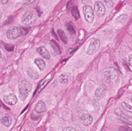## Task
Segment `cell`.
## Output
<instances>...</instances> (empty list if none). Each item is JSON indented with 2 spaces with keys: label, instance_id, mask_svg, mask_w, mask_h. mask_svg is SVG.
Returning <instances> with one entry per match:
<instances>
[{
  "label": "cell",
  "instance_id": "cell-5",
  "mask_svg": "<svg viewBox=\"0 0 132 131\" xmlns=\"http://www.w3.org/2000/svg\"><path fill=\"white\" fill-rule=\"evenodd\" d=\"M83 12L86 21L89 23H92L94 21V11L90 6L87 5H84Z\"/></svg>",
  "mask_w": 132,
  "mask_h": 131
},
{
  "label": "cell",
  "instance_id": "cell-34",
  "mask_svg": "<svg viewBox=\"0 0 132 131\" xmlns=\"http://www.w3.org/2000/svg\"><path fill=\"white\" fill-rule=\"evenodd\" d=\"M1 105H0V108H1Z\"/></svg>",
  "mask_w": 132,
  "mask_h": 131
},
{
  "label": "cell",
  "instance_id": "cell-17",
  "mask_svg": "<svg viewBox=\"0 0 132 131\" xmlns=\"http://www.w3.org/2000/svg\"><path fill=\"white\" fill-rule=\"evenodd\" d=\"M1 123L6 127H9L11 124V118L8 115L2 117L1 120Z\"/></svg>",
  "mask_w": 132,
  "mask_h": 131
},
{
  "label": "cell",
  "instance_id": "cell-29",
  "mask_svg": "<svg viewBox=\"0 0 132 131\" xmlns=\"http://www.w3.org/2000/svg\"><path fill=\"white\" fill-rule=\"evenodd\" d=\"M36 11L38 12V15H39V16H40V15L42 14V13H41V12H39V11H40V9H39V7H38V8H36Z\"/></svg>",
  "mask_w": 132,
  "mask_h": 131
},
{
  "label": "cell",
  "instance_id": "cell-7",
  "mask_svg": "<svg viewBox=\"0 0 132 131\" xmlns=\"http://www.w3.org/2000/svg\"><path fill=\"white\" fill-rule=\"evenodd\" d=\"M94 8L96 15L98 17H103L105 14L106 12L105 7L101 2H96L94 4Z\"/></svg>",
  "mask_w": 132,
  "mask_h": 131
},
{
  "label": "cell",
  "instance_id": "cell-10",
  "mask_svg": "<svg viewBox=\"0 0 132 131\" xmlns=\"http://www.w3.org/2000/svg\"><path fill=\"white\" fill-rule=\"evenodd\" d=\"M4 101L7 104L10 105H14L17 103L18 99L14 94H11L4 97Z\"/></svg>",
  "mask_w": 132,
  "mask_h": 131
},
{
  "label": "cell",
  "instance_id": "cell-25",
  "mask_svg": "<svg viewBox=\"0 0 132 131\" xmlns=\"http://www.w3.org/2000/svg\"><path fill=\"white\" fill-rule=\"evenodd\" d=\"M14 45L12 44H6L5 45V49L8 51H12L14 49Z\"/></svg>",
  "mask_w": 132,
  "mask_h": 131
},
{
  "label": "cell",
  "instance_id": "cell-31",
  "mask_svg": "<svg viewBox=\"0 0 132 131\" xmlns=\"http://www.w3.org/2000/svg\"><path fill=\"white\" fill-rule=\"evenodd\" d=\"M2 17V14L1 12H0V19Z\"/></svg>",
  "mask_w": 132,
  "mask_h": 131
},
{
  "label": "cell",
  "instance_id": "cell-12",
  "mask_svg": "<svg viewBox=\"0 0 132 131\" xmlns=\"http://www.w3.org/2000/svg\"><path fill=\"white\" fill-rule=\"evenodd\" d=\"M37 52L42 57L46 60H49L50 58V55L46 48L44 46L40 47L37 48Z\"/></svg>",
  "mask_w": 132,
  "mask_h": 131
},
{
  "label": "cell",
  "instance_id": "cell-13",
  "mask_svg": "<svg viewBox=\"0 0 132 131\" xmlns=\"http://www.w3.org/2000/svg\"><path fill=\"white\" fill-rule=\"evenodd\" d=\"M27 72L28 76L32 79L34 80H37L39 78V74L33 68H29L27 70Z\"/></svg>",
  "mask_w": 132,
  "mask_h": 131
},
{
  "label": "cell",
  "instance_id": "cell-26",
  "mask_svg": "<svg viewBox=\"0 0 132 131\" xmlns=\"http://www.w3.org/2000/svg\"><path fill=\"white\" fill-rule=\"evenodd\" d=\"M63 130L64 131H76V130L73 128L70 127L64 128L63 129Z\"/></svg>",
  "mask_w": 132,
  "mask_h": 131
},
{
  "label": "cell",
  "instance_id": "cell-35",
  "mask_svg": "<svg viewBox=\"0 0 132 131\" xmlns=\"http://www.w3.org/2000/svg\"><path fill=\"white\" fill-rule=\"evenodd\" d=\"M15 1H16V0H15Z\"/></svg>",
  "mask_w": 132,
  "mask_h": 131
},
{
  "label": "cell",
  "instance_id": "cell-3",
  "mask_svg": "<svg viewBox=\"0 0 132 131\" xmlns=\"http://www.w3.org/2000/svg\"><path fill=\"white\" fill-rule=\"evenodd\" d=\"M36 18L35 12L31 10L26 11L22 15L21 21L25 25H29L33 23Z\"/></svg>",
  "mask_w": 132,
  "mask_h": 131
},
{
  "label": "cell",
  "instance_id": "cell-1",
  "mask_svg": "<svg viewBox=\"0 0 132 131\" xmlns=\"http://www.w3.org/2000/svg\"><path fill=\"white\" fill-rule=\"evenodd\" d=\"M18 88L19 98L21 100H24L28 95L29 93L31 90L32 85L27 81L23 80L19 85Z\"/></svg>",
  "mask_w": 132,
  "mask_h": 131
},
{
  "label": "cell",
  "instance_id": "cell-2",
  "mask_svg": "<svg viewBox=\"0 0 132 131\" xmlns=\"http://www.w3.org/2000/svg\"><path fill=\"white\" fill-rule=\"evenodd\" d=\"M23 34L22 28L15 26H11L7 31V36L9 39L14 40L21 36Z\"/></svg>",
  "mask_w": 132,
  "mask_h": 131
},
{
  "label": "cell",
  "instance_id": "cell-6",
  "mask_svg": "<svg viewBox=\"0 0 132 131\" xmlns=\"http://www.w3.org/2000/svg\"><path fill=\"white\" fill-rule=\"evenodd\" d=\"M101 42L96 38H93L91 41L87 51V54L90 55H93L97 52L100 47Z\"/></svg>",
  "mask_w": 132,
  "mask_h": 131
},
{
  "label": "cell",
  "instance_id": "cell-14",
  "mask_svg": "<svg viewBox=\"0 0 132 131\" xmlns=\"http://www.w3.org/2000/svg\"><path fill=\"white\" fill-rule=\"evenodd\" d=\"M34 62L41 70L43 71L45 69L46 64L45 62L43 59L38 58L35 59Z\"/></svg>",
  "mask_w": 132,
  "mask_h": 131
},
{
  "label": "cell",
  "instance_id": "cell-19",
  "mask_svg": "<svg viewBox=\"0 0 132 131\" xmlns=\"http://www.w3.org/2000/svg\"><path fill=\"white\" fill-rule=\"evenodd\" d=\"M70 77L67 74H63L60 75L59 77V80L60 83L67 84L69 82Z\"/></svg>",
  "mask_w": 132,
  "mask_h": 131
},
{
  "label": "cell",
  "instance_id": "cell-30",
  "mask_svg": "<svg viewBox=\"0 0 132 131\" xmlns=\"http://www.w3.org/2000/svg\"><path fill=\"white\" fill-rule=\"evenodd\" d=\"M8 1V0H1L2 3L3 4H6V3H7V2Z\"/></svg>",
  "mask_w": 132,
  "mask_h": 131
},
{
  "label": "cell",
  "instance_id": "cell-16",
  "mask_svg": "<svg viewBox=\"0 0 132 131\" xmlns=\"http://www.w3.org/2000/svg\"><path fill=\"white\" fill-rule=\"evenodd\" d=\"M57 32L61 41L64 44H67V43L68 39L67 36L66 35L65 33L64 32V31L60 28L57 30Z\"/></svg>",
  "mask_w": 132,
  "mask_h": 131
},
{
  "label": "cell",
  "instance_id": "cell-4",
  "mask_svg": "<svg viewBox=\"0 0 132 131\" xmlns=\"http://www.w3.org/2000/svg\"><path fill=\"white\" fill-rule=\"evenodd\" d=\"M103 73L105 77L111 80H117L119 74L116 68L113 67H108L104 69Z\"/></svg>",
  "mask_w": 132,
  "mask_h": 131
},
{
  "label": "cell",
  "instance_id": "cell-24",
  "mask_svg": "<svg viewBox=\"0 0 132 131\" xmlns=\"http://www.w3.org/2000/svg\"><path fill=\"white\" fill-rule=\"evenodd\" d=\"M128 18V16L126 14H122L118 17V20L121 22H125Z\"/></svg>",
  "mask_w": 132,
  "mask_h": 131
},
{
  "label": "cell",
  "instance_id": "cell-33",
  "mask_svg": "<svg viewBox=\"0 0 132 131\" xmlns=\"http://www.w3.org/2000/svg\"><path fill=\"white\" fill-rule=\"evenodd\" d=\"M131 102H132V95L131 96Z\"/></svg>",
  "mask_w": 132,
  "mask_h": 131
},
{
  "label": "cell",
  "instance_id": "cell-18",
  "mask_svg": "<svg viewBox=\"0 0 132 131\" xmlns=\"http://www.w3.org/2000/svg\"><path fill=\"white\" fill-rule=\"evenodd\" d=\"M114 112L117 115H118L121 117L122 118L125 120H129V119H130V117H129L128 115L126 114L121 110V109H119V108H116Z\"/></svg>",
  "mask_w": 132,
  "mask_h": 131
},
{
  "label": "cell",
  "instance_id": "cell-21",
  "mask_svg": "<svg viewBox=\"0 0 132 131\" xmlns=\"http://www.w3.org/2000/svg\"><path fill=\"white\" fill-rule=\"evenodd\" d=\"M121 105L122 108L129 113H132V107L125 102H122L121 103Z\"/></svg>",
  "mask_w": 132,
  "mask_h": 131
},
{
  "label": "cell",
  "instance_id": "cell-15",
  "mask_svg": "<svg viewBox=\"0 0 132 131\" xmlns=\"http://www.w3.org/2000/svg\"><path fill=\"white\" fill-rule=\"evenodd\" d=\"M50 45L55 52L58 54H60L62 53L60 46L54 40H52L50 41Z\"/></svg>",
  "mask_w": 132,
  "mask_h": 131
},
{
  "label": "cell",
  "instance_id": "cell-20",
  "mask_svg": "<svg viewBox=\"0 0 132 131\" xmlns=\"http://www.w3.org/2000/svg\"><path fill=\"white\" fill-rule=\"evenodd\" d=\"M71 12L72 15L74 17L75 19L77 20L79 19V18L80 17V13L77 6H73L71 9Z\"/></svg>",
  "mask_w": 132,
  "mask_h": 131
},
{
  "label": "cell",
  "instance_id": "cell-8",
  "mask_svg": "<svg viewBox=\"0 0 132 131\" xmlns=\"http://www.w3.org/2000/svg\"><path fill=\"white\" fill-rule=\"evenodd\" d=\"M108 88L105 85L102 84L95 90V95L97 99L101 100L104 97L107 92Z\"/></svg>",
  "mask_w": 132,
  "mask_h": 131
},
{
  "label": "cell",
  "instance_id": "cell-27",
  "mask_svg": "<svg viewBox=\"0 0 132 131\" xmlns=\"http://www.w3.org/2000/svg\"><path fill=\"white\" fill-rule=\"evenodd\" d=\"M52 34L54 36V37H55V38L56 40H57V41H59V38H58V36L56 35V34L55 32L54 29H53L52 30Z\"/></svg>",
  "mask_w": 132,
  "mask_h": 131
},
{
  "label": "cell",
  "instance_id": "cell-28",
  "mask_svg": "<svg viewBox=\"0 0 132 131\" xmlns=\"http://www.w3.org/2000/svg\"><path fill=\"white\" fill-rule=\"evenodd\" d=\"M129 65L132 67V54L130 55L129 56Z\"/></svg>",
  "mask_w": 132,
  "mask_h": 131
},
{
  "label": "cell",
  "instance_id": "cell-23",
  "mask_svg": "<svg viewBox=\"0 0 132 131\" xmlns=\"http://www.w3.org/2000/svg\"><path fill=\"white\" fill-rule=\"evenodd\" d=\"M130 126H132L127 125L125 126H120L119 128V130L123 131H132V128Z\"/></svg>",
  "mask_w": 132,
  "mask_h": 131
},
{
  "label": "cell",
  "instance_id": "cell-32",
  "mask_svg": "<svg viewBox=\"0 0 132 131\" xmlns=\"http://www.w3.org/2000/svg\"><path fill=\"white\" fill-rule=\"evenodd\" d=\"M2 57V53L1 52V51H0V59Z\"/></svg>",
  "mask_w": 132,
  "mask_h": 131
},
{
  "label": "cell",
  "instance_id": "cell-22",
  "mask_svg": "<svg viewBox=\"0 0 132 131\" xmlns=\"http://www.w3.org/2000/svg\"><path fill=\"white\" fill-rule=\"evenodd\" d=\"M67 29L68 31L70 34H76V30L75 29L71 23H69L67 24Z\"/></svg>",
  "mask_w": 132,
  "mask_h": 131
},
{
  "label": "cell",
  "instance_id": "cell-11",
  "mask_svg": "<svg viewBox=\"0 0 132 131\" xmlns=\"http://www.w3.org/2000/svg\"><path fill=\"white\" fill-rule=\"evenodd\" d=\"M34 110L36 113L41 114L45 112L46 110L45 104L43 101L39 100L35 106Z\"/></svg>",
  "mask_w": 132,
  "mask_h": 131
},
{
  "label": "cell",
  "instance_id": "cell-9",
  "mask_svg": "<svg viewBox=\"0 0 132 131\" xmlns=\"http://www.w3.org/2000/svg\"><path fill=\"white\" fill-rule=\"evenodd\" d=\"M79 120L83 125L85 126H89L93 122V117L90 114H83L80 117Z\"/></svg>",
  "mask_w": 132,
  "mask_h": 131
}]
</instances>
